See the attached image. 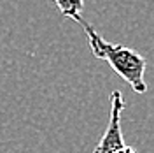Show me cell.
<instances>
[{"label": "cell", "instance_id": "1", "mask_svg": "<svg viewBox=\"0 0 154 153\" xmlns=\"http://www.w3.org/2000/svg\"><path fill=\"white\" fill-rule=\"evenodd\" d=\"M75 21L82 27L84 34H86L91 53L100 60H105L116 74L131 86L135 93H145L147 92V83L144 79L145 67H147L145 58L131 48L105 41L82 18H77Z\"/></svg>", "mask_w": 154, "mask_h": 153}, {"label": "cell", "instance_id": "2", "mask_svg": "<svg viewBox=\"0 0 154 153\" xmlns=\"http://www.w3.org/2000/svg\"><path fill=\"white\" fill-rule=\"evenodd\" d=\"M125 109V99L121 92H112L110 93V116H109V125L102 139L95 146L93 153H112L125 146L123 139V130H121V113Z\"/></svg>", "mask_w": 154, "mask_h": 153}, {"label": "cell", "instance_id": "3", "mask_svg": "<svg viewBox=\"0 0 154 153\" xmlns=\"http://www.w3.org/2000/svg\"><path fill=\"white\" fill-rule=\"evenodd\" d=\"M54 4L63 16L72 19L81 18V12L84 9V0H54Z\"/></svg>", "mask_w": 154, "mask_h": 153}, {"label": "cell", "instance_id": "4", "mask_svg": "<svg viewBox=\"0 0 154 153\" xmlns=\"http://www.w3.org/2000/svg\"><path fill=\"white\" fill-rule=\"evenodd\" d=\"M112 153H137L133 150V148H131V146H123V148H119V150H116V151H112Z\"/></svg>", "mask_w": 154, "mask_h": 153}]
</instances>
